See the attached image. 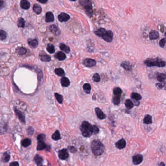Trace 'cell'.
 I'll return each mask as SVG.
<instances>
[{"mask_svg": "<svg viewBox=\"0 0 166 166\" xmlns=\"http://www.w3.org/2000/svg\"><path fill=\"white\" fill-rule=\"evenodd\" d=\"M61 138L60 133L58 131H56L52 135V138L55 140H58Z\"/></svg>", "mask_w": 166, "mask_h": 166, "instance_id": "34", "label": "cell"}, {"mask_svg": "<svg viewBox=\"0 0 166 166\" xmlns=\"http://www.w3.org/2000/svg\"></svg>", "mask_w": 166, "mask_h": 166, "instance_id": "56", "label": "cell"}, {"mask_svg": "<svg viewBox=\"0 0 166 166\" xmlns=\"http://www.w3.org/2000/svg\"><path fill=\"white\" fill-rule=\"evenodd\" d=\"M3 4V1L2 0H0V8L2 6Z\"/></svg>", "mask_w": 166, "mask_h": 166, "instance_id": "52", "label": "cell"}, {"mask_svg": "<svg viewBox=\"0 0 166 166\" xmlns=\"http://www.w3.org/2000/svg\"><path fill=\"white\" fill-rule=\"evenodd\" d=\"M55 73L59 76H62L64 75V71L61 68H57L55 70Z\"/></svg>", "mask_w": 166, "mask_h": 166, "instance_id": "39", "label": "cell"}, {"mask_svg": "<svg viewBox=\"0 0 166 166\" xmlns=\"http://www.w3.org/2000/svg\"><path fill=\"white\" fill-rule=\"evenodd\" d=\"M148 67L157 66L158 67H164L166 65V62L160 58H148L144 62Z\"/></svg>", "mask_w": 166, "mask_h": 166, "instance_id": "1", "label": "cell"}, {"mask_svg": "<svg viewBox=\"0 0 166 166\" xmlns=\"http://www.w3.org/2000/svg\"><path fill=\"white\" fill-rule=\"evenodd\" d=\"M55 57L59 61H63L66 59V56L64 53L60 51L55 54Z\"/></svg>", "mask_w": 166, "mask_h": 166, "instance_id": "19", "label": "cell"}, {"mask_svg": "<svg viewBox=\"0 0 166 166\" xmlns=\"http://www.w3.org/2000/svg\"><path fill=\"white\" fill-rule=\"evenodd\" d=\"M91 149L93 153L96 156L101 155L104 150L103 145L99 140H93L92 142Z\"/></svg>", "mask_w": 166, "mask_h": 166, "instance_id": "2", "label": "cell"}, {"mask_svg": "<svg viewBox=\"0 0 166 166\" xmlns=\"http://www.w3.org/2000/svg\"><path fill=\"white\" fill-rule=\"evenodd\" d=\"M95 112L98 117L100 119H103L106 117L105 114L99 108H96L95 109Z\"/></svg>", "mask_w": 166, "mask_h": 166, "instance_id": "13", "label": "cell"}, {"mask_svg": "<svg viewBox=\"0 0 166 166\" xmlns=\"http://www.w3.org/2000/svg\"><path fill=\"white\" fill-rule=\"evenodd\" d=\"M143 158L141 155H137L133 157V162L135 165H138L141 163L143 161Z\"/></svg>", "mask_w": 166, "mask_h": 166, "instance_id": "7", "label": "cell"}, {"mask_svg": "<svg viewBox=\"0 0 166 166\" xmlns=\"http://www.w3.org/2000/svg\"><path fill=\"white\" fill-rule=\"evenodd\" d=\"M83 89L86 93H89L91 90V86L89 84L85 83L83 86Z\"/></svg>", "mask_w": 166, "mask_h": 166, "instance_id": "36", "label": "cell"}, {"mask_svg": "<svg viewBox=\"0 0 166 166\" xmlns=\"http://www.w3.org/2000/svg\"><path fill=\"white\" fill-rule=\"evenodd\" d=\"M122 90L120 88H119V87L115 88L113 90L114 94L115 95H116V96H120L121 94L122 93Z\"/></svg>", "mask_w": 166, "mask_h": 166, "instance_id": "32", "label": "cell"}, {"mask_svg": "<svg viewBox=\"0 0 166 166\" xmlns=\"http://www.w3.org/2000/svg\"><path fill=\"white\" fill-rule=\"evenodd\" d=\"M31 144V140L29 138H26L24 139L22 142V145L24 147H27L30 146Z\"/></svg>", "mask_w": 166, "mask_h": 166, "instance_id": "33", "label": "cell"}, {"mask_svg": "<svg viewBox=\"0 0 166 166\" xmlns=\"http://www.w3.org/2000/svg\"><path fill=\"white\" fill-rule=\"evenodd\" d=\"M6 37V34L3 30H0V40H3Z\"/></svg>", "mask_w": 166, "mask_h": 166, "instance_id": "42", "label": "cell"}, {"mask_svg": "<svg viewBox=\"0 0 166 166\" xmlns=\"http://www.w3.org/2000/svg\"><path fill=\"white\" fill-rule=\"evenodd\" d=\"M60 48L61 49V50L64 51L65 52H66L67 53H69L70 51V48L68 46H67L66 45H65L63 43L60 44Z\"/></svg>", "mask_w": 166, "mask_h": 166, "instance_id": "29", "label": "cell"}, {"mask_svg": "<svg viewBox=\"0 0 166 166\" xmlns=\"http://www.w3.org/2000/svg\"><path fill=\"white\" fill-rule=\"evenodd\" d=\"M159 33L155 30H152L151 31V32L150 33V35H149V37L150 40H156L157 39L159 38Z\"/></svg>", "mask_w": 166, "mask_h": 166, "instance_id": "15", "label": "cell"}, {"mask_svg": "<svg viewBox=\"0 0 166 166\" xmlns=\"http://www.w3.org/2000/svg\"><path fill=\"white\" fill-rule=\"evenodd\" d=\"M126 144L125 140L123 139H121L116 143V146L119 149H122L125 147Z\"/></svg>", "mask_w": 166, "mask_h": 166, "instance_id": "11", "label": "cell"}, {"mask_svg": "<svg viewBox=\"0 0 166 166\" xmlns=\"http://www.w3.org/2000/svg\"><path fill=\"white\" fill-rule=\"evenodd\" d=\"M47 49L48 50V51L50 53V54H53L55 53V47L53 45L51 44H49L48 45Z\"/></svg>", "mask_w": 166, "mask_h": 166, "instance_id": "38", "label": "cell"}, {"mask_svg": "<svg viewBox=\"0 0 166 166\" xmlns=\"http://www.w3.org/2000/svg\"><path fill=\"white\" fill-rule=\"evenodd\" d=\"M15 112L18 117L19 119L20 120L21 122H22L23 123H25V115L24 114L20 111L19 110L17 109L16 108H15Z\"/></svg>", "mask_w": 166, "mask_h": 166, "instance_id": "10", "label": "cell"}, {"mask_svg": "<svg viewBox=\"0 0 166 166\" xmlns=\"http://www.w3.org/2000/svg\"><path fill=\"white\" fill-rule=\"evenodd\" d=\"M45 138V135L44 134H40L37 136L38 141H43V140Z\"/></svg>", "mask_w": 166, "mask_h": 166, "instance_id": "46", "label": "cell"}, {"mask_svg": "<svg viewBox=\"0 0 166 166\" xmlns=\"http://www.w3.org/2000/svg\"><path fill=\"white\" fill-rule=\"evenodd\" d=\"M93 80L95 82H99L100 81V77L99 75L97 73L95 74L93 77Z\"/></svg>", "mask_w": 166, "mask_h": 166, "instance_id": "43", "label": "cell"}, {"mask_svg": "<svg viewBox=\"0 0 166 166\" xmlns=\"http://www.w3.org/2000/svg\"><path fill=\"white\" fill-rule=\"evenodd\" d=\"M157 79L160 82H164L166 78V74L163 73H158L157 74Z\"/></svg>", "mask_w": 166, "mask_h": 166, "instance_id": "24", "label": "cell"}, {"mask_svg": "<svg viewBox=\"0 0 166 166\" xmlns=\"http://www.w3.org/2000/svg\"><path fill=\"white\" fill-rule=\"evenodd\" d=\"M106 30L103 28H100L94 32V33L98 36L102 37L106 33Z\"/></svg>", "mask_w": 166, "mask_h": 166, "instance_id": "17", "label": "cell"}, {"mask_svg": "<svg viewBox=\"0 0 166 166\" xmlns=\"http://www.w3.org/2000/svg\"><path fill=\"white\" fill-rule=\"evenodd\" d=\"M102 38L105 41L108 42H112L113 38V33L111 31H106V33Z\"/></svg>", "mask_w": 166, "mask_h": 166, "instance_id": "5", "label": "cell"}, {"mask_svg": "<svg viewBox=\"0 0 166 166\" xmlns=\"http://www.w3.org/2000/svg\"><path fill=\"white\" fill-rule=\"evenodd\" d=\"M70 150L71 152L72 153H75L76 151V149L75 148H74V147H71L70 148Z\"/></svg>", "mask_w": 166, "mask_h": 166, "instance_id": "50", "label": "cell"}, {"mask_svg": "<svg viewBox=\"0 0 166 166\" xmlns=\"http://www.w3.org/2000/svg\"><path fill=\"white\" fill-rule=\"evenodd\" d=\"M121 66L125 70H131L132 69V65H131V64L129 62H123Z\"/></svg>", "mask_w": 166, "mask_h": 166, "instance_id": "25", "label": "cell"}, {"mask_svg": "<svg viewBox=\"0 0 166 166\" xmlns=\"http://www.w3.org/2000/svg\"><path fill=\"white\" fill-rule=\"evenodd\" d=\"M10 159V156L7 153H5L3 154L2 156V161L3 162H7L9 161Z\"/></svg>", "mask_w": 166, "mask_h": 166, "instance_id": "31", "label": "cell"}, {"mask_svg": "<svg viewBox=\"0 0 166 166\" xmlns=\"http://www.w3.org/2000/svg\"><path fill=\"white\" fill-rule=\"evenodd\" d=\"M159 165H160V166H161V165H163V166H165V164H164L163 162H161L160 164H159Z\"/></svg>", "mask_w": 166, "mask_h": 166, "instance_id": "53", "label": "cell"}, {"mask_svg": "<svg viewBox=\"0 0 166 166\" xmlns=\"http://www.w3.org/2000/svg\"><path fill=\"white\" fill-rule=\"evenodd\" d=\"M34 133V129L32 127H29L27 129V133L29 135H31Z\"/></svg>", "mask_w": 166, "mask_h": 166, "instance_id": "48", "label": "cell"}, {"mask_svg": "<svg viewBox=\"0 0 166 166\" xmlns=\"http://www.w3.org/2000/svg\"><path fill=\"white\" fill-rule=\"evenodd\" d=\"M58 19L60 22L67 21L70 19V16L65 13H61L58 15Z\"/></svg>", "mask_w": 166, "mask_h": 166, "instance_id": "9", "label": "cell"}, {"mask_svg": "<svg viewBox=\"0 0 166 166\" xmlns=\"http://www.w3.org/2000/svg\"><path fill=\"white\" fill-rule=\"evenodd\" d=\"M165 43H166V40L165 39L163 38V39H162L160 42H159V45L161 47L163 48L164 47L165 45Z\"/></svg>", "mask_w": 166, "mask_h": 166, "instance_id": "45", "label": "cell"}, {"mask_svg": "<svg viewBox=\"0 0 166 166\" xmlns=\"http://www.w3.org/2000/svg\"><path fill=\"white\" fill-rule=\"evenodd\" d=\"M61 83L62 86L68 87L70 84V82L68 78L66 77H63L61 80Z\"/></svg>", "mask_w": 166, "mask_h": 166, "instance_id": "21", "label": "cell"}, {"mask_svg": "<svg viewBox=\"0 0 166 166\" xmlns=\"http://www.w3.org/2000/svg\"><path fill=\"white\" fill-rule=\"evenodd\" d=\"M16 52L18 54H19L20 55H24L26 54L27 51H26V49L24 48V47H18L16 49Z\"/></svg>", "mask_w": 166, "mask_h": 166, "instance_id": "28", "label": "cell"}, {"mask_svg": "<svg viewBox=\"0 0 166 166\" xmlns=\"http://www.w3.org/2000/svg\"><path fill=\"white\" fill-rule=\"evenodd\" d=\"M37 0L42 3H46L48 1V0Z\"/></svg>", "mask_w": 166, "mask_h": 166, "instance_id": "51", "label": "cell"}, {"mask_svg": "<svg viewBox=\"0 0 166 166\" xmlns=\"http://www.w3.org/2000/svg\"><path fill=\"white\" fill-rule=\"evenodd\" d=\"M33 11L37 14H39L42 11V9L39 5L38 4H35L33 6Z\"/></svg>", "mask_w": 166, "mask_h": 166, "instance_id": "22", "label": "cell"}, {"mask_svg": "<svg viewBox=\"0 0 166 166\" xmlns=\"http://www.w3.org/2000/svg\"><path fill=\"white\" fill-rule=\"evenodd\" d=\"M20 6L23 9H28L30 7V3L27 0H21Z\"/></svg>", "mask_w": 166, "mask_h": 166, "instance_id": "16", "label": "cell"}, {"mask_svg": "<svg viewBox=\"0 0 166 166\" xmlns=\"http://www.w3.org/2000/svg\"><path fill=\"white\" fill-rule=\"evenodd\" d=\"M45 21L47 22H52L54 21V16L52 12H49L46 13L45 16Z\"/></svg>", "mask_w": 166, "mask_h": 166, "instance_id": "14", "label": "cell"}, {"mask_svg": "<svg viewBox=\"0 0 166 166\" xmlns=\"http://www.w3.org/2000/svg\"><path fill=\"white\" fill-rule=\"evenodd\" d=\"M161 83H157L156 84V87L158 89H161L165 86V85L166 84L165 82H161Z\"/></svg>", "mask_w": 166, "mask_h": 166, "instance_id": "44", "label": "cell"}, {"mask_svg": "<svg viewBox=\"0 0 166 166\" xmlns=\"http://www.w3.org/2000/svg\"><path fill=\"white\" fill-rule=\"evenodd\" d=\"M50 30L55 35L58 36L60 34V31L58 27L55 25H52L50 26Z\"/></svg>", "mask_w": 166, "mask_h": 166, "instance_id": "12", "label": "cell"}, {"mask_svg": "<svg viewBox=\"0 0 166 166\" xmlns=\"http://www.w3.org/2000/svg\"><path fill=\"white\" fill-rule=\"evenodd\" d=\"M18 26L19 27H24L25 25V21L23 18H19V19L17 23Z\"/></svg>", "mask_w": 166, "mask_h": 166, "instance_id": "35", "label": "cell"}, {"mask_svg": "<svg viewBox=\"0 0 166 166\" xmlns=\"http://www.w3.org/2000/svg\"><path fill=\"white\" fill-rule=\"evenodd\" d=\"M55 96L57 100L58 101V102L60 103H62L63 102V96L58 93H55Z\"/></svg>", "mask_w": 166, "mask_h": 166, "instance_id": "40", "label": "cell"}, {"mask_svg": "<svg viewBox=\"0 0 166 166\" xmlns=\"http://www.w3.org/2000/svg\"><path fill=\"white\" fill-rule=\"evenodd\" d=\"M83 63L86 67H93L96 65V62L93 59H86L83 61Z\"/></svg>", "mask_w": 166, "mask_h": 166, "instance_id": "6", "label": "cell"}, {"mask_svg": "<svg viewBox=\"0 0 166 166\" xmlns=\"http://www.w3.org/2000/svg\"><path fill=\"white\" fill-rule=\"evenodd\" d=\"M165 36H166V32H165Z\"/></svg>", "mask_w": 166, "mask_h": 166, "instance_id": "55", "label": "cell"}, {"mask_svg": "<svg viewBox=\"0 0 166 166\" xmlns=\"http://www.w3.org/2000/svg\"><path fill=\"white\" fill-rule=\"evenodd\" d=\"M34 160L37 166L42 165L43 159L40 156H39L38 155H36L34 157Z\"/></svg>", "mask_w": 166, "mask_h": 166, "instance_id": "26", "label": "cell"}, {"mask_svg": "<svg viewBox=\"0 0 166 166\" xmlns=\"http://www.w3.org/2000/svg\"><path fill=\"white\" fill-rule=\"evenodd\" d=\"M79 2L84 9L86 13L89 17H92L93 15V10L91 2L89 0H80Z\"/></svg>", "mask_w": 166, "mask_h": 166, "instance_id": "4", "label": "cell"}, {"mask_svg": "<svg viewBox=\"0 0 166 166\" xmlns=\"http://www.w3.org/2000/svg\"><path fill=\"white\" fill-rule=\"evenodd\" d=\"M83 136L85 137H89L93 133V127L89 122L83 121L80 128Z\"/></svg>", "mask_w": 166, "mask_h": 166, "instance_id": "3", "label": "cell"}, {"mask_svg": "<svg viewBox=\"0 0 166 166\" xmlns=\"http://www.w3.org/2000/svg\"><path fill=\"white\" fill-rule=\"evenodd\" d=\"M10 166H19V164L17 162H12V163L10 164Z\"/></svg>", "mask_w": 166, "mask_h": 166, "instance_id": "49", "label": "cell"}, {"mask_svg": "<svg viewBox=\"0 0 166 166\" xmlns=\"http://www.w3.org/2000/svg\"><path fill=\"white\" fill-rule=\"evenodd\" d=\"M69 157V153L66 149H63L59 152V157L62 160H65Z\"/></svg>", "mask_w": 166, "mask_h": 166, "instance_id": "8", "label": "cell"}, {"mask_svg": "<svg viewBox=\"0 0 166 166\" xmlns=\"http://www.w3.org/2000/svg\"><path fill=\"white\" fill-rule=\"evenodd\" d=\"M120 97L119 96H116L115 95L113 99V103L115 104V105H119V104L120 102Z\"/></svg>", "mask_w": 166, "mask_h": 166, "instance_id": "41", "label": "cell"}, {"mask_svg": "<svg viewBox=\"0 0 166 166\" xmlns=\"http://www.w3.org/2000/svg\"><path fill=\"white\" fill-rule=\"evenodd\" d=\"M28 43L29 45L32 48H36L37 46L38 42L37 40L35 39H29L28 40Z\"/></svg>", "mask_w": 166, "mask_h": 166, "instance_id": "18", "label": "cell"}, {"mask_svg": "<svg viewBox=\"0 0 166 166\" xmlns=\"http://www.w3.org/2000/svg\"><path fill=\"white\" fill-rule=\"evenodd\" d=\"M47 148V145L43 142V141H38L37 146V150L41 151Z\"/></svg>", "mask_w": 166, "mask_h": 166, "instance_id": "20", "label": "cell"}, {"mask_svg": "<svg viewBox=\"0 0 166 166\" xmlns=\"http://www.w3.org/2000/svg\"><path fill=\"white\" fill-rule=\"evenodd\" d=\"M143 122L145 124H150L152 123L153 122L152 117L149 114L146 115L143 119Z\"/></svg>", "mask_w": 166, "mask_h": 166, "instance_id": "23", "label": "cell"}, {"mask_svg": "<svg viewBox=\"0 0 166 166\" xmlns=\"http://www.w3.org/2000/svg\"><path fill=\"white\" fill-rule=\"evenodd\" d=\"M92 127H93V133H94L95 134H98L99 133V131L98 128L95 125H93V126H92Z\"/></svg>", "mask_w": 166, "mask_h": 166, "instance_id": "47", "label": "cell"}, {"mask_svg": "<svg viewBox=\"0 0 166 166\" xmlns=\"http://www.w3.org/2000/svg\"><path fill=\"white\" fill-rule=\"evenodd\" d=\"M125 105L128 109H131L134 107V104L130 99H127L125 102Z\"/></svg>", "mask_w": 166, "mask_h": 166, "instance_id": "27", "label": "cell"}, {"mask_svg": "<svg viewBox=\"0 0 166 166\" xmlns=\"http://www.w3.org/2000/svg\"><path fill=\"white\" fill-rule=\"evenodd\" d=\"M40 58H41V60L43 62H50L51 60V57L47 55H41L40 56Z\"/></svg>", "mask_w": 166, "mask_h": 166, "instance_id": "37", "label": "cell"}, {"mask_svg": "<svg viewBox=\"0 0 166 166\" xmlns=\"http://www.w3.org/2000/svg\"><path fill=\"white\" fill-rule=\"evenodd\" d=\"M72 0V1H75L76 0Z\"/></svg>", "mask_w": 166, "mask_h": 166, "instance_id": "54", "label": "cell"}, {"mask_svg": "<svg viewBox=\"0 0 166 166\" xmlns=\"http://www.w3.org/2000/svg\"><path fill=\"white\" fill-rule=\"evenodd\" d=\"M131 97L133 99H135L136 100H139L141 99V98H142V96H141V95L140 94L137 93H135V92H133L132 93Z\"/></svg>", "mask_w": 166, "mask_h": 166, "instance_id": "30", "label": "cell"}]
</instances>
